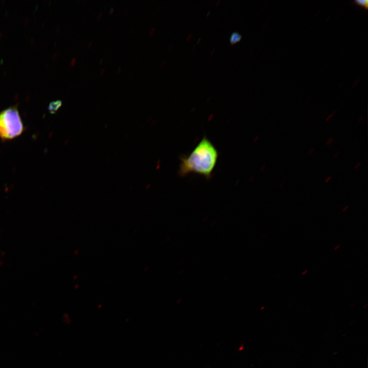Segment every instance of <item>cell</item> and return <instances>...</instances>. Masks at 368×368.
Listing matches in <instances>:
<instances>
[{
  "label": "cell",
  "instance_id": "6",
  "mask_svg": "<svg viewBox=\"0 0 368 368\" xmlns=\"http://www.w3.org/2000/svg\"><path fill=\"white\" fill-rule=\"evenodd\" d=\"M334 141V138L333 137H329L326 142V144L327 146L330 145Z\"/></svg>",
  "mask_w": 368,
  "mask_h": 368
},
{
  "label": "cell",
  "instance_id": "9",
  "mask_svg": "<svg viewBox=\"0 0 368 368\" xmlns=\"http://www.w3.org/2000/svg\"><path fill=\"white\" fill-rule=\"evenodd\" d=\"M361 162L357 163L356 165L354 166V169H357L361 166Z\"/></svg>",
  "mask_w": 368,
  "mask_h": 368
},
{
  "label": "cell",
  "instance_id": "4",
  "mask_svg": "<svg viewBox=\"0 0 368 368\" xmlns=\"http://www.w3.org/2000/svg\"><path fill=\"white\" fill-rule=\"evenodd\" d=\"M242 35L237 32H233L229 37V42L231 44H234L241 40Z\"/></svg>",
  "mask_w": 368,
  "mask_h": 368
},
{
  "label": "cell",
  "instance_id": "2",
  "mask_svg": "<svg viewBox=\"0 0 368 368\" xmlns=\"http://www.w3.org/2000/svg\"><path fill=\"white\" fill-rule=\"evenodd\" d=\"M24 131V126L16 107H10L0 112V139H14Z\"/></svg>",
  "mask_w": 368,
  "mask_h": 368
},
{
  "label": "cell",
  "instance_id": "8",
  "mask_svg": "<svg viewBox=\"0 0 368 368\" xmlns=\"http://www.w3.org/2000/svg\"><path fill=\"white\" fill-rule=\"evenodd\" d=\"M314 151H315V149H314V148H311V149H310L308 151V154L309 155H311V154H312V153L314 152Z\"/></svg>",
  "mask_w": 368,
  "mask_h": 368
},
{
  "label": "cell",
  "instance_id": "1",
  "mask_svg": "<svg viewBox=\"0 0 368 368\" xmlns=\"http://www.w3.org/2000/svg\"><path fill=\"white\" fill-rule=\"evenodd\" d=\"M218 156L215 146L204 136L189 155L180 156L179 174L185 176L195 173L209 178L216 167Z\"/></svg>",
  "mask_w": 368,
  "mask_h": 368
},
{
  "label": "cell",
  "instance_id": "3",
  "mask_svg": "<svg viewBox=\"0 0 368 368\" xmlns=\"http://www.w3.org/2000/svg\"><path fill=\"white\" fill-rule=\"evenodd\" d=\"M62 102L60 100H56L50 103L48 109L51 113H55L62 106Z\"/></svg>",
  "mask_w": 368,
  "mask_h": 368
},
{
  "label": "cell",
  "instance_id": "12",
  "mask_svg": "<svg viewBox=\"0 0 368 368\" xmlns=\"http://www.w3.org/2000/svg\"><path fill=\"white\" fill-rule=\"evenodd\" d=\"M340 245L338 244V245H337L334 247V249L335 250H337V249L340 247Z\"/></svg>",
  "mask_w": 368,
  "mask_h": 368
},
{
  "label": "cell",
  "instance_id": "13",
  "mask_svg": "<svg viewBox=\"0 0 368 368\" xmlns=\"http://www.w3.org/2000/svg\"><path fill=\"white\" fill-rule=\"evenodd\" d=\"M308 272V270H305L302 272V275H305Z\"/></svg>",
  "mask_w": 368,
  "mask_h": 368
},
{
  "label": "cell",
  "instance_id": "10",
  "mask_svg": "<svg viewBox=\"0 0 368 368\" xmlns=\"http://www.w3.org/2000/svg\"><path fill=\"white\" fill-rule=\"evenodd\" d=\"M340 151L337 152L334 154V157H337V156L340 154Z\"/></svg>",
  "mask_w": 368,
  "mask_h": 368
},
{
  "label": "cell",
  "instance_id": "14",
  "mask_svg": "<svg viewBox=\"0 0 368 368\" xmlns=\"http://www.w3.org/2000/svg\"><path fill=\"white\" fill-rule=\"evenodd\" d=\"M284 183V182H281V183H280V185L279 186V187L280 188H282V187L283 186Z\"/></svg>",
  "mask_w": 368,
  "mask_h": 368
},
{
  "label": "cell",
  "instance_id": "7",
  "mask_svg": "<svg viewBox=\"0 0 368 368\" xmlns=\"http://www.w3.org/2000/svg\"><path fill=\"white\" fill-rule=\"evenodd\" d=\"M332 178V177L331 176H328V177L325 179V183L328 182L330 180H331Z\"/></svg>",
  "mask_w": 368,
  "mask_h": 368
},
{
  "label": "cell",
  "instance_id": "11",
  "mask_svg": "<svg viewBox=\"0 0 368 368\" xmlns=\"http://www.w3.org/2000/svg\"><path fill=\"white\" fill-rule=\"evenodd\" d=\"M349 208V206H346L344 208H343L342 211L344 212H346Z\"/></svg>",
  "mask_w": 368,
  "mask_h": 368
},
{
  "label": "cell",
  "instance_id": "5",
  "mask_svg": "<svg viewBox=\"0 0 368 368\" xmlns=\"http://www.w3.org/2000/svg\"><path fill=\"white\" fill-rule=\"evenodd\" d=\"M354 2L366 9L368 8V0H354Z\"/></svg>",
  "mask_w": 368,
  "mask_h": 368
}]
</instances>
